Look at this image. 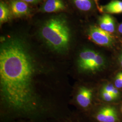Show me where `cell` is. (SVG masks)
<instances>
[{"instance_id": "obj_16", "label": "cell", "mask_w": 122, "mask_h": 122, "mask_svg": "<svg viewBox=\"0 0 122 122\" xmlns=\"http://www.w3.org/2000/svg\"><path fill=\"white\" fill-rule=\"evenodd\" d=\"M114 86L119 90L122 89V71L118 72L116 75L114 79Z\"/></svg>"}, {"instance_id": "obj_4", "label": "cell", "mask_w": 122, "mask_h": 122, "mask_svg": "<svg viewBox=\"0 0 122 122\" xmlns=\"http://www.w3.org/2000/svg\"><path fill=\"white\" fill-rule=\"evenodd\" d=\"M89 38L95 43L102 46L110 47L113 44L114 39L111 34L100 27L92 26L89 30Z\"/></svg>"}, {"instance_id": "obj_5", "label": "cell", "mask_w": 122, "mask_h": 122, "mask_svg": "<svg viewBox=\"0 0 122 122\" xmlns=\"http://www.w3.org/2000/svg\"><path fill=\"white\" fill-rule=\"evenodd\" d=\"M106 67L105 58L98 53L93 59L79 67L82 71L95 73L104 69Z\"/></svg>"}, {"instance_id": "obj_21", "label": "cell", "mask_w": 122, "mask_h": 122, "mask_svg": "<svg viewBox=\"0 0 122 122\" xmlns=\"http://www.w3.org/2000/svg\"><path fill=\"white\" fill-rule=\"evenodd\" d=\"M96 0V1H97V0Z\"/></svg>"}, {"instance_id": "obj_8", "label": "cell", "mask_w": 122, "mask_h": 122, "mask_svg": "<svg viewBox=\"0 0 122 122\" xmlns=\"http://www.w3.org/2000/svg\"><path fill=\"white\" fill-rule=\"evenodd\" d=\"M65 9V5L62 0H47L43 5L42 10L44 12L53 13Z\"/></svg>"}, {"instance_id": "obj_19", "label": "cell", "mask_w": 122, "mask_h": 122, "mask_svg": "<svg viewBox=\"0 0 122 122\" xmlns=\"http://www.w3.org/2000/svg\"><path fill=\"white\" fill-rule=\"evenodd\" d=\"M119 62L120 65L122 67V54L119 58Z\"/></svg>"}, {"instance_id": "obj_9", "label": "cell", "mask_w": 122, "mask_h": 122, "mask_svg": "<svg viewBox=\"0 0 122 122\" xmlns=\"http://www.w3.org/2000/svg\"><path fill=\"white\" fill-rule=\"evenodd\" d=\"M99 25L101 29L110 34L115 30V22L113 18L109 15L105 14L100 18Z\"/></svg>"}, {"instance_id": "obj_10", "label": "cell", "mask_w": 122, "mask_h": 122, "mask_svg": "<svg viewBox=\"0 0 122 122\" xmlns=\"http://www.w3.org/2000/svg\"><path fill=\"white\" fill-rule=\"evenodd\" d=\"M101 9L105 12L110 14L122 13V1L113 0L102 6Z\"/></svg>"}, {"instance_id": "obj_1", "label": "cell", "mask_w": 122, "mask_h": 122, "mask_svg": "<svg viewBox=\"0 0 122 122\" xmlns=\"http://www.w3.org/2000/svg\"><path fill=\"white\" fill-rule=\"evenodd\" d=\"M33 66L22 44L10 40L0 52V77L2 97L9 107L20 111L35 108L32 78Z\"/></svg>"}, {"instance_id": "obj_12", "label": "cell", "mask_w": 122, "mask_h": 122, "mask_svg": "<svg viewBox=\"0 0 122 122\" xmlns=\"http://www.w3.org/2000/svg\"><path fill=\"white\" fill-rule=\"evenodd\" d=\"M102 89L111 94L118 101L121 99L122 97L121 93L120 90L115 87L114 84L112 83L105 84V85H103Z\"/></svg>"}, {"instance_id": "obj_7", "label": "cell", "mask_w": 122, "mask_h": 122, "mask_svg": "<svg viewBox=\"0 0 122 122\" xmlns=\"http://www.w3.org/2000/svg\"><path fill=\"white\" fill-rule=\"evenodd\" d=\"M22 0H13L11 2L10 9L14 15L16 17L26 15L29 12L28 4Z\"/></svg>"}, {"instance_id": "obj_6", "label": "cell", "mask_w": 122, "mask_h": 122, "mask_svg": "<svg viewBox=\"0 0 122 122\" xmlns=\"http://www.w3.org/2000/svg\"><path fill=\"white\" fill-rule=\"evenodd\" d=\"M93 91L92 89L83 86L80 88L76 97V101L81 107L87 109L92 105Z\"/></svg>"}, {"instance_id": "obj_18", "label": "cell", "mask_w": 122, "mask_h": 122, "mask_svg": "<svg viewBox=\"0 0 122 122\" xmlns=\"http://www.w3.org/2000/svg\"><path fill=\"white\" fill-rule=\"evenodd\" d=\"M118 31L120 33L122 34V23H121L118 27Z\"/></svg>"}, {"instance_id": "obj_17", "label": "cell", "mask_w": 122, "mask_h": 122, "mask_svg": "<svg viewBox=\"0 0 122 122\" xmlns=\"http://www.w3.org/2000/svg\"><path fill=\"white\" fill-rule=\"evenodd\" d=\"M28 3H35L39 1L40 0H22Z\"/></svg>"}, {"instance_id": "obj_14", "label": "cell", "mask_w": 122, "mask_h": 122, "mask_svg": "<svg viewBox=\"0 0 122 122\" xmlns=\"http://www.w3.org/2000/svg\"><path fill=\"white\" fill-rule=\"evenodd\" d=\"M10 17V11L7 5L1 1L0 3V22L3 23L7 21Z\"/></svg>"}, {"instance_id": "obj_15", "label": "cell", "mask_w": 122, "mask_h": 122, "mask_svg": "<svg viewBox=\"0 0 122 122\" xmlns=\"http://www.w3.org/2000/svg\"><path fill=\"white\" fill-rule=\"evenodd\" d=\"M100 97L103 101L109 104H114L118 101L111 94L102 89L100 91Z\"/></svg>"}, {"instance_id": "obj_3", "label": "cell", "mask_w": 122, "mask_h": 122, "mask_svg": "<svg viewBox=\"0 0 122 122\" xmlns=\"http://www.w3.org/2000/svg\"><path fill=\"white\" fill-rule=\"evenodd\" d=\"M119 111L113 104L105 105L98 109L95 118L99 122H120Z\"/></svg>"}, {"instance_id": "obj_13", "label": "cell", "mask_w": 122, "mask_h": 122, "mask_svg": "<svg viewBox=\"0 0 122 122\" xmlns=\"http://www.w3.org/2000/svg\"><path fill=\"white\" fill-rule=\"evenodd\" d=\"M73 1L76 7L82 11H89L92 7L91 0H73Z\"/></svg>"}, {"instance_id": "obj_11", "label": "cell", "mask_w": 122, "mask_h": 122, "mask_svg": "<svg viewBox=\"0 0 122 122\" xmlns=\"http://www.w3.org/2000/svg\"><path fill=\"white\" fill-rule=\"evenodd\" d=\"M97 53L98 52L91 49H86L82 51L79 55L78 61L79 67L93 59L96 57Z\"/></svg>"}, {"instance_id": "obj_2", "label": "cell", "mask_w": 122, "mask_h": 122, "mask_svg": "<svg viewBox=\"0 0 122 122\" xmlns=\"http://www.w3.org/2000/svg\"><path fill=\"white\" fill-rule=\"evenodd\" d=\"M41 35L47 43L57 50L67 48L70 40L69 30L65 22L54 18L46 22L41 30Z\"/></svg>"}, {"instance_id": "obj_20", "label": "cell", "mask_w": 122, "mask_h": 122, "mask_svg": "<svg viewBox=\"0 0 122 122\" xmlns=\"http://www.w3.org/2000/svg\"><path fill=\"white\" fill-rule=\"evenodd\" d=\"M119 110H120V112L122 114V103L121 104V106H120Z\"/></svg>"}]
</instances>
